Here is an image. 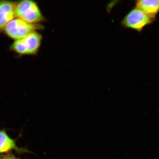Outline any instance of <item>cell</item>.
Wrapping results in <instances>:
<instances>
[{
	"label": "cell",
	"mask_w": 159,
	"mask_h": 159,
	"mask_svg": "<svg viewBox=\"0 0 159 159\" xmlns=\"http://www.w3.org/2000/svg\"><path fill=\"white\" fill-rule=\"evenodd\" d=\"M43 39L41 34L38 31L15 41L10 45L9 50L20 57L24 56L37 55L40 48Z\"/></svg>",
	"instance_id": "6da1fadb"
},
{
	"label": "cell",
	"mask_w": 159,
	"mask_h": 159,
	"mask_svg": "<svg viewBox=\"0 0 159 159\" xmlns=\"http://www.w3.org/2000/svg\"><path fill=\"white\" fill-rule=\"evenodd\" d=\"M16 17L27 22L38 24L46 21L38 3L32 0H22L16 2Z\"/></svg>",
	"instance_id": "7a4b0ae2"
},
{
	"label": "cell",
	"mask_w": 159,
	"mask_h": 159,
	"mask_svg": "<svg viewBox=\"0 0 159 159\" xmlns=\"http://www.w3.org/2000/svg\"><path fill=\"white\" fill-rule=\"evenodd\" d=\"M44 28V25L41 24H32L16 17L6 26L3 33L15 41L22 39L34 32L42 30Z\"/></svg>",
	"instance_id": "3957f363"
},
{
	"label": "cell",
	"mask_w": 159,
	"mask_h": 159,
	"mask_svg": "<svg viewBox=\"0 0 159 159\" xmlns=\"http://www.w3.org/2000/svg\"><path fill=\"white\" fill-rule=\"evenodd\" d=\"M151 18L142 10L135 7L125 16L121 22L123 27L140 32L145 27L153 22Z\"/></svg>",
	"instance_id": "277c9868"
},
{
	"label": "cell",
	"mask_w": 159,
	"mask_h": 159,
	"mask_svg": "<svg viewBox=\"0 0 159 159\" xmlns=\"http://www.w3.org/2000/svg\"><path fill=\"white\" fill-rule=\"evenodd\" d=\"M12 151L20 154L32 153L26 148L18 146L16 139L11 138L5 129H0V154L9 153Z\"/></svg>",
	"instance_id": "5b68a950"
},
{
	"label": "cell",
	"mask_w": 159,
	"mask_h": 159,
	"mask_svg": "<svg viewBox=\"0 0 159 159\" xmlns=\"http://www.w3.org/2000/svg\"><path fill=\"white\" fill-rule=\"evenodd\" d=\"M16 2L0 0V34L6 26L15 18Z\"/></svg>",
	"instance_id": "8992f818"
},
{
	"label": "cell",
	"mask_w": 159,
	"mask_h": 159,
	"mask_svg": "<svg viewBox=\"0 0 159 159\" xmlns=\"http://www.w3.org/2000/svg\"><path fill=\"white\" fill-rule=\"evenodd\" d=\"M135 4L136 7L154 20L159 13V0H138Z\"/></svg>",
	"instance_id": "52a82bcc"
},
{
	"label": "cell",
	"mask_w": 159,
	"mask_h": 159,
	"mask_svg": "<svg viewBox=\"0 0 159 159\" xmlns=\"http://www.w3.org/2000/svg\"><path fill=\"white\" fill-rule=\"evenodd\" d=\"M0 159H21L13 154L8 153L0 155Z\"/></svg>",
	"instance_id": "ba28073f"
}]
</instances>
